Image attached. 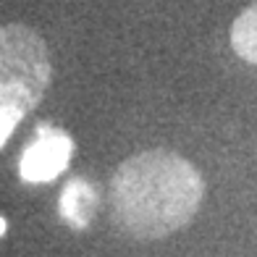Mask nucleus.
Instances as JSON below:
<instances>
[{
    "instance_id": "obj_4",
    "label": "nucleus",
    "mask_w": 257,
    "mask_h": 257,
    "mask_svg": "<svg viewBox=\"0 0 257 257\" xmlns=\"http://www.w3.org/2000/svg\"><path fill=\"white\" fill-rule=\"evenodd\" d=\"M97 207V194L92 184L84 179H71L68 186L61 194V215L71 223L74 228H87L95 218Z\"/></svg>"
},
{
    "instance_id": "obj_2",
    "label": "nucleus",
    "mask_w": 257,
    "mask_h": 257,
    "mask_svg": "<svg viewBox=\"0 0 257 257\" xmlns=\"http://www.w3.org/2000/svg\"><path fill=\"white\" fill-rule=\"evenodd\" d=\"M50 79L48 42L19 21L0 27V147L40 105Z\"/></svg>"
},
{
    "instance_id": "obj_6",
    "label": "nucleus",
    "mask_w": 257,
    "mask_h": 257,
    "mask_svg": "<svg viewBox=\"0 0 257 257\" xmlns=\"http://www.w3.org/2000/svg\"><path fill=\"white\" fill-rule=\"evenodd\" d=\"M3 231H6V220H3V218H0V233H3Z\"/></svg>"
},
{
    "instance_id": "obj_1",
    "label": "nucleus",
    "mask_w": 257,
    "mask_h": 257,
    "mask_svg": "<svg viewBox=\"0 0 257 257\" xmlns=\"http://www.w3.org/2000/svg\"><path fill=\"white\" fill-rule=\"evenodd\" d=\"M205 197L194 163L171 150H142L126 158L110 179L113 218L139 241L166 239L192 223Z\"/></svg>"
},
{
    "instance_id": "obj_3",
    "label": "nucleus",
    "mask_w": 257,
    "mask_h": 257,
    "mask_svg": "<svg viewBox=\"0 0 257 257\" xmlns=\"http://www.w3.org/2000/svg\"><path fill=\"white\" fill-rule=\"evenodd\" d=\"M74 153V142L66 132L55 126H37L32 145L24 150L21 155V166L19 173L21 179L29 184H42V181H53L61 173Z\"/></svg>"
},
{
    "instance_id": "obj_5",
    "label": "nucleus",
    "mask_w": 257,
    "mask_h": 257,
    "mask_svg": "<svg viewBox=\"0 0 257 257\" xmlns=\"http://www.w3.org/2000/svg\"><path fill=\"white\" fill-rule=\"evenodd\" d=\"M231 48L244 63L257 66V0L241 11L231 24Z\"/></svg>"
}]
</instances>
